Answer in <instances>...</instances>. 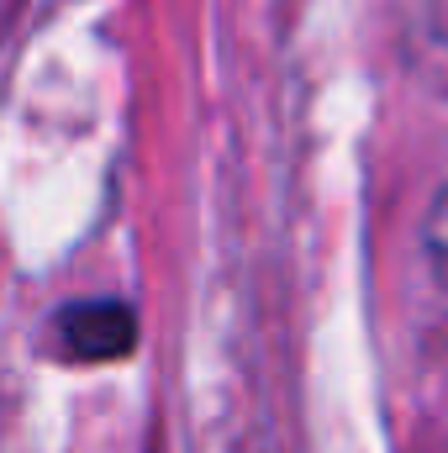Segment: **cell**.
<instances>
[{
    "mask_svg": "<svg viewBox=\"0 0 448 453\" xmlns=\"http://www.w3.org/2000/svg\"><path fill=\"white\" fill-rule=\"evenodd\" d=\"M428 258H433V274L444 280L448 290V185L433 201V217H428Z\"/></svg>",
    "mask_w": 448,
    "mask_h": 453,
    "instance_id": "obj_2",
    "label": "cell"
},
{
    "mask_svg": "<svg viewBox=\"0 0 448 453\" xmlns=\"http://www.w3.org/2000/svg\"><path fill=\"white\" fill-rule=\"evenodd\" d=\"M137 342V322L116 301H80L53 317V353L69 364H112Z\"/></svg>",
    "mask_w": 448,
    "mask_h": 453,
    "instance_id": "obj_1",
    "label": "cell"
}]
</instances>
